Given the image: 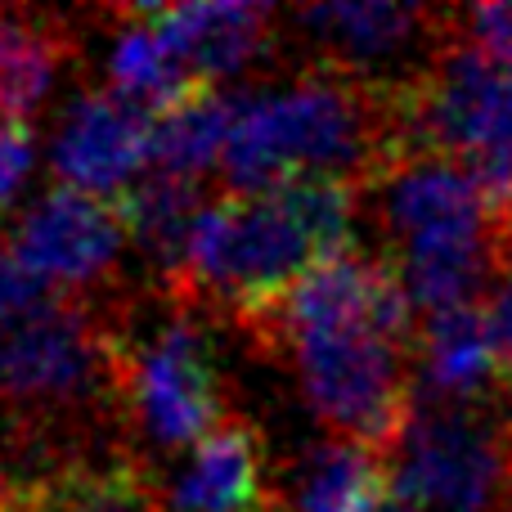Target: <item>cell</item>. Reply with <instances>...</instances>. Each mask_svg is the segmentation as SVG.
Listing matches in <instances>:
<instances>
[{"label": "cell", "instance_id": "1", "mask_svg": "<svg viewBox=\"0 0 512 512\" xmlns=\"http://www.w3.org/2000/svg\"><path fill=\"white\" fill-rule=\"evenodd\" d=\"M409 310L414 301L396 265L342 252L306 270L279 306L261 315L283 324L310 409L342 432V441L382 459L400 445L414 418L400 351Z\"/></svg>", "mask_w": 512, "mask_h": 512}, {"label": "cell", "instance_id": "2", "mask_svg": "<svg viewBox=\"0 0 512 512\" xmlns=\"http://www.w3.org/2000/svg\"><path fill=\"white\" fill-rule=\"evenodd\" d=\"M400 108L346 72H310L279 90L234 99L225 176L234 194H265L292 180H364L405 158L396 144Z\"/></svg>", "mask_w": 512, "mask_h": 512}, {"label": "cell", "instance_id": "3", "mask_svg": "<svg viewBox=\"0 0 512 512\" xmlns=\"http://www.w3.org/2000/svg\"><path fill=\"white\" fill-rule=\"evenodd\" d=\"M355 221V180H292L265 194H230L194 234L185 288L265 315L328 256H342Z\"/></svg>", "mask_w": 512, "mask_h": 512}, {"label": "cell", "instance_id": "4", "mask_svg": "<svg viewBox=\"0 0 512 512\" xmlns=\"http://www.w3.org/2000/svg\"><path fill=\"white\" fill-rule=\"evenodd\" d=\"M418 153L454 158L477 176L495 216L512 212V63L454 50L400 99Z\"/></svg>", "mask_w": 512, "mask_h": 512}, {"label": "cell", "instance_id": "5", "mask_svg": "<svg viewBox=\"0 0 512 512\" xmlns=\"http://www.w3.org/2000/svg\"><path fill=\"white\" fill-rule=\"evenodd\" d=\"M391 454V490L414 512H490L512 490V441L450 400L414 409Z\"/></svg>", "mask_w": 512, "mask_h": 512}, {"label": "cell", "instance_id": "6", "mask_svg": "<svg viewBox=\"0 0 512 512\" xmlns=\"http://www.w3.org/2000/svg\"><path fill=\"white\" fill-rule=\"evenodd\" d=\"M126 396L135 423L167 450L198 445L225 423L212 351L189 319H167L149 342L126 355Z\"/></svg>", "mask_w": 512, "mask_h": 512}, {"label": "cell", "instance_id": "7", "mask_svg": "<svg viewBox=\"0 0 512 512\" xmlns=\"http://www.w3.org/2000/svg\"><path fill=\"white\" fill-rule=\"evenodd\" d=\"M50 162L59 185L122 203L153 167V117L113 90H90L63 113Z\"/></svg>", "mask_w": 512, "mask_h": 512}, {"label": "cell", "instance_id": "8", "mask_svg": "<svg viewBox=\"0 0 512 512\" xmlns=\"http://www.w3.org/2000/svg\"><path fill=\"white\" fill-rule=\"evenodd\" d=\"M126 239L131 234H126L122 207L68 185L45 189L32 207H23L14 234H9L23 265L41 274L50 288H81L104 270H113Z\"/></svg>", "mask_w": 512, "mask_h": 512}, {"label": "cell", "instance_id": "9", "mask_svg": "<svg viewBox=\"0 0 512 512\" xmlns=\"http://www.w3.org/2000/svg\"><path fill=\"white\" fill-rule=\"evenodd\" d=\"M95 364L99 333L59 292L0 319V396L5 400H68L95 378Z\"/></svg>", "mask_w": 512, "mask_h": 512}, {"label": "cell", "instance_id": "10", "mask_svg": "<svg viewBox=\"0 0 512 512\" xmlns=\"http://www.w3.org/2000/svg\"><path fill=\"white\" fill-rule=\"evenodd\" d=\"M382 180H387L382 216L400 248L495 234L490 230L495 207L463 162L441 158V153H405L382 171Z\"/></svg>", "mask_w": 512, "mask_h": 512}, {"label": "cell", "instance_id": "11", "mask_svg": "<svg viewBox=\"0 0 512 512\" xmlns=\"http://www.w3.org/2000/svg\"><path fill=\"white\" fill-rule=\"evenodd\" d=\"M158 36L167 41L171 59L180 63L194 86H212L230 77L265 45L270 9L265 5H230V0H198V5H149L140 9Z\"/></svg>", "mask_w": 512, "mask_h": 512}, {"label": "cell", "instance_id": "12", "mask_svg": "<svg viewBox=\"0 0 512 512\" xmlns=\"http://www.w3.org/2000/svg\"><path fill=\"white\" fill-rule=\"evenodd\" d=\"M171 512H256L261 508V441L248 423L225 418L194 445L167 495Z\"/></svg>", "mask_w": 512, "mask_h": 512}, {"label": "cell", "instance_id": "13", "mask_svg": "<svg viewBox=\"0 0 512 512\" xmlns=\"http://www.w3.org/2000/svg\"><path fill=\"white\" fill-rule=\"evenodd\" d=\"M117 207H122L126 234L135 239V248L149 256L171 283L185 279L189 252H194V234H198V225H203L207 207H212L203 185L153 171V176H144Z\"/></svg>", "mask_w": 512, "mask_h": 512}, {"label": "cell", "instance_id": "14", "mask_svg": "<svg viewBox=\"0 0 512 512\" xmlns=\"http://www.w3.org/2000/svg\"><path fill=\"white\" fill-rule=\"evenodd\" d=\"M409 301L427 315L459 306H477V292L495 274V234H472V239H436L400 248L396 265Z\"/></svg>", "mask_w": 512, "mask_h": 512}, {"label": "cell", "instance_id": "15", "mask_svg": "<svg viewBox=\"0 0 512 512\" xmlns=\"http://www.w3.org/2000/svg\"><path fill=\"white\" fill-rule=\"evenodd\" d=\"M418 355H423L427 387L436 400H459L477 396L499 369L495 342H490V324L481 306H459L427 315L423 337H418Z\"/></svg>", "mask_w": 512, "mask_h": 512}, {"label": "cell", "instance_id": "16", "mask_svg": "<svg viewBox=\"0 0 512 512\" xmlns=\"http://www.w3.org/2000/svg\"><path fill=\"white\" fill-rule=\"evenodd\" d=\"M234 131V99L212 86L189 90L153 117V171L180 180H203L212 167H225Z\"/></svg>", "mask_w": 512, "mask_h": 512}, {"label": "cell", "instance_id": "17", "mask_svg": "<svg viewBox=\"0 0 512 512\" xmlns=\"http://www.w3.org/2000/svg\"><path fill=\"white\" fill-rule=\"evenodd\" d=\"M297 18L342 63L396 59L423 23V14L414 5H396V0H337V5L301 9Z\"/></svg>", "mask_w": 512, "mask_h": 512}, {"label": "cell", "instance_id": "18", "mask_svg": "<svg viewBox=\"0 0 512 512\" xmlns=\"http://www.w3.org/2000/svg\"><path fill=\"white\" fill-rule=\"evenodd\" d=\"M391 463L351 441H333L306 459L301 512H387Z\"/></svg>", "mask_w": 512, "mask_h": 512}, {"label": "cell", "instance_id": "19", "mask_svg": "<svg viewBox=\"0 0 512 512\" xmlns=\"http://www.w3.org/2000/svg\"><path fill=\"white\" fill-rule=\"evenodd\" d=\"M108 77H113V95L131 99L135 108H144L149 117H158L162 108H171L176 99H185L189 90H203L180 72V63L171 59L167 41L158 36V27L131 9L126 27L117 32L113 54H108Z\"/></svg>", "mask_w": 512, "mask_h": 512}, {"label": "cell", "instance_id": "20", "mask_svg": "<svg viewBox=\"0 0 512 512\" xmlns=\"http://www.w3.org/2000/svg\"><path fill=\"white\" fill-rule=\"evenodd\" d=\"M59 36L27 14H0V122H23L50 95Z\"/></svg>", "mask_w": 512, "mask_h": 512}, {"label": "cell", "instance_id": "21", "mask_svg": "<svg viewBox=\"0 0 512 512\" xmlns=\"http://www.w3.org/2000/svg\"><path fill=\"white\" fill-rule=\"evenodd\" d=\"M41 512H158L135 468H68L41 490Z\"/></svg>", "mask_w": 512, "mask_h": 512}, {"label": "cell", "instance_id": "22", "mask_svg": "<svg viewBox=\"0 0 512 512\" xmlns=\"http://www.w3.org/2000/svg\"><path fill=\"white\" fill-rule=\"evenodd\" d=\"M472 50L490 54L499 63H512V5H481L468 9Z\"/></svg>", "mask_w": 512, "mask_h": 512}, {"label": "cell", "instance_id": "23", "mask_svg": "<svg viewBox=\"0 0 512 512\" xmlns=\"http://www.w3.org/2000/svg\"><path fill=\"white\" fill-rule=\"evenodd\" d=\"M27 167H32V131L23 122H0V212L18 194Z\"/></svg>", "mask_w": 512, "mask_h": 512}, {"label": "cell", "instance_id": "24", "mask_svg": "<svg viewBox=\"0 0 512 512\" xmlns=\"http://www.w3.org/2000/svg\"><path fill=\"white\" fill-rule=\"evenodd\" d=\"M486 324H490V342H495V355H499V369L512 373V270L490 292Z\"/></svg>", "mask_w": 512, "mask_h": 512}, {"label": "cell", "instance_id": "25", "mask_svg": "<svg viewBox=\"0 0 512 512\" xmlns=\"http://www.w3.org/2000/svg\"><path fill=\"white\" fill-rule=\"evenodd\" d=\"M508 239H512V212H508Z\"/></svg>", "mask_w": 512, "mask_h": 512}]
</instances>
